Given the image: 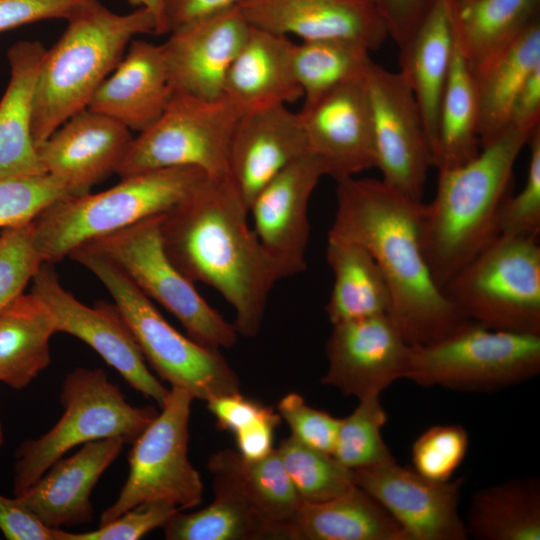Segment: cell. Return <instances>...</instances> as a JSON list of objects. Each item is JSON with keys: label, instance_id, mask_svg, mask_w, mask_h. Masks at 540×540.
<instances>
[{"label": "cell", "instance_id": "52a82bcc", "mask_svg": "<svg viewBox=\"0 0 540 540\" xmlns=\"http://www.w3.org/2000/svg\"><path fill=\"white\" fill-rule=\"evenodd\" d=\"M59 399L64 412L58 422L40 437L23 441L15 452L14 496L80 444L103 438L133 443L159 413L152 406L129 404L101 368L74 369L65 377Z\"/></svg>", "mask_w": 540, "mask_h": 540}, {"label": "cell", "instance_id": "f907efd6", "mask_svg": "<svg viewBox=\"0 0 540 540\" xmlns=\"http://www.w3.org/2000/svg\"><path fill=\"white\" fill-rule=\"evenodd\" d=\"M509 124L529 132L540 126V65L529 74L517 93Z\"/></svg>", "mask_w": 540, "mask_h": 540}, {"label": "cell", "instance_id": "2e32d148", "mask_svg": "<svg viewBox=\"0 0 540 540\" xmlns=\"http://www.w3.org/2000/svg\"><path fill=\"white\" fill-rule=\"evenodd\" d=\"M353 482L397 521L408 540H466L459 513L463 478L438 482L391 461L352 471Z\"/></svg>", "mask_w": 540, "mask_h": 540}, {"label": "cell", "instance_id": "30bf717a", "mask_svg": "<svg viewBox=\"0 0 540 540\" xmlns=\"http://www.w3.org/2000/svg\"><path fill=\"white\" fill-rule=\"evenodd\" d=\"M241 114L224 94L205 98L174 91L157 120L133 138L116 174L123 179L191 166L209 177L228 176L230 143Z\"/></svg>", "mask_w": 540, "mask_h": 540}, {"label": "cell", "instance_id": "11a10c76", "mask_svg": "<svg viewBox=\"0 0 540 540\" xmlns=\"http://www.w3.org/2000/svg\"><path fill=\"white\" fill-rule=\"evenodd\" d=\"M364 1L373 2V3H375L376 5H377V2H378V0H364Z\"/></svg>", "mask_w": 540, "mask_h": 540}, {"label": "cell", "instance_id": "f5cc1de1", "mask_svg": "<svg viewBox=\"0 0 540 540\" xmlns=\"http://www.w3.org/2000/svg\"><path fill=\"white\" fill-rule=\"evenodd\" d=\"M135 8H145L152 13L156 22L157 35L168 34L170 29L165 14V0H127Z\"/></svg>", "mask_w": 540, "mask_h": 540}, {"label": "cell", "instance_id": "4dcf8cb0", "mask_svg": "<svg viewBox=\"0 0 540 540\" xmlns=\"http://www.w3.org/2000/svg\"><path fill=\"white\" fill-rule=\"evenodd\" d=\"M333 286L325 307L332 325L389 314L391 293L373 256L361 245L328 236Z\"/></svg>", "mask_w": 540, "mask_h": 540}, {"label": "cell", "instance_id": "8992f818", "mask_svg": "<svg viewBox=\"0 0 540 540\" xmlns=\"http://www.w3.org/2000/svg\"><path fill=\"white\" fill-rule=\"evenodd\" d=\"M68 257L86 267L110 292L145 360L162 380L205 402L239 392L238 376L220 350L179 333L115 263L85 245Z\"/></svg>", "mask_w": 540, "mask_h": 540}, {"label": "cell", "instance_id": "7c38bea8", "mask_svg": "<svg viewBox=\"0 0 540 540\" xmlns=\"http://www.w3.org/2000/svg\"><path fill=\"white\" fill-rule=\"evenodd\" d=\"M193 399L183 389H170L161 411L132 443L128 478L99 526L143 502L166 501L180 511L202 502L201 476L187 456Z\"/></svg>", "mask_w": 540, "mask_h": 540}, {"label": "cell", "instance_id": "836d02e7", "mask_svg": "<svg viewBox=\"0 0 540 540\" xmlns=\"http://www.w3.org/2000/svg\"><path fill=\"white\" fill-rule=\"evenodd\" d=\"M465 526L478 540H539V480L513 479L476 491Z\"/></svg>", "mask_w": 540, "mask_h": 540}, {"label": "cell", "instance_id": "7a4b0ae2", "mask_svg": "<svg viewBox=\"0 0 540 540\" xmlns=\"http://www.w3.org/2000/svg\"><path fill=\"white\" fill-rule=\"evenodd\" d=\"M249 210L229 176L207 177L162 215L164 249L194 284L215 289L235 312L238 335L254 337L281 277L248 220Z\"/></svg>", "mask_w": 540, "mask_h": 540}, {"label": "cell", "instance_id": "8fae6325", "mask_svg": "<svg viewBox=\"0 0 540 540\" xmlns=\"http://www.w3.org/2000/svg\"><path fill=\"white\" fill-rule=\"evenodd\" d=\"M162 215L82 245L115 263L149 299L173 314L193 341L215 350L232 347L238 337L234 325L207 303L167 255L160 231Z\"/></svg>", "mask_w": 540, "mask_h": 540}, {"label": "cell", "instance_id": "1f68e13d", "mask_svg": "<svg viewBox=\"0 0 540 540\" xmlns=\"http://www.w3.org/2000/svg\"><path fill=\"white\" fill-rule=\"evenodd\" d=\"M207 466L213 481L235 492L265 519L290 528L302 501L276 448L257 460L220 450L210 456Z\"/></svg>", "mask_w": 540, "mask_h": 540}, {"label": "cell", "instance_id": "f35d334b", "mask_svg": "<svg viewBox=\"0 0 540 540\" xmlns=\"http://www.w3.org/2000/svg\"><path fill=\"white\" fill-rule=\"evenodd\" d=\"M387 419L380 396L360 399L354 411L341 418L332 456L351 471L394 461L381 435Z\"/></svg>", "mask_w": 540, "mask_h": 540}, {"label": "cell", "instance_id": "8d00e7d4", "mask_svg": "<svg viewBox=\"0 0 540 540\" xmlns=\"http://www.w3.org/2000/svg\"><path fill=\"white\" fill-rule=\"evenodd\" d=\"M371 61L370 51L352 41L320 39L296 44L294 70L303 104L365 74Z\"/></svg>", "mask_w": 540, "mask_h": 540}, {"label": "cell", "instance_id": "db71d44e", "mask_svg": "<svg viewBox=\"0 0 540 540\" xmlns=\"http://www.w3.org/2000/svg\"><path fill=\"white\" fill-rule=\"evenodd\" d=\"M3 440H4V437H3V430H2V426H1V422H0V448L3 444Z\"/></svg>", "mask_w": 540, "mask_h": 540}, {"label": "cell", "instance_id": "b9f144b4", "mask_svg": "<svg viewBox=\"0 0 540 540\" xmlns=\"http://www.w3.org/2000/svg\"><path fill=\"white\" fill-rule=\"evenodd\" d=\"M530 160L525 183L517 194H508L497 217L498 236L537 237L540 233V126L527 143Z\"/></svg>", "mask_w": 540, "mask_h": 540}, {"label": "cell", "instance_id": "d6a6232c", "mask_svg": "<svg viewBox=\"0 0 540 540\" xmlns=\"http://www.w3.org/2000/svg\"><path fill=\"white\" fill-rule=\"evenodd\" d=\"M55 319L34 294H21L0 311V382L28 386L50 362Z\"/></svg>", "mask_w": 540, "mask_h": 540}, {"label": "cell", "instance_id": "cb8c5ba5", "mask_svg": "<svg viewBox=\"0 0 540 540\" xmlns=\"http://www.w3.org/2000/svg\"><path fill=\"white\" fill-rule=\"evenodd\" d=\"M173 93L162 45L133 39L88 108L140 133L162 114Z\"/></svg>", "mask_w": 540, "mask_h": 540}, {"label": "cell", "instance_id": "7dc6e473", "mask_svg": "<svg viewBox=\"0 0 540 540\" xmlns=\"http://www.w3.org/2000/svg\"><path fill=\"white\" fill-rule=\"evenodd\" d=\"M93 1L95 0H0V32L41 20H68Z\"/></svg>", "mask_w": 540, "mask_h": 540}, {"label": "cell", "instance_id": "bcb514c9", "mask_svg": "<svg viewBox=\"0 0 540 540\" xmlns=\"http://www.w3.org/2000/svg\"><path fill=\"white\" fill-rule=\"evenodd\" d=\"M178 511L176 506L166 501L143 502L96 530L69 532L67 540H138L156 528H163Z\"/></svg>", "mask_w": 540, "mask_h": 540}, {"label": "cell", "instance_id": "484cf974", "mask_svg": "<svg viewBox=\"0 0 540 540\" xmlns=\"http://www.w3.org/2000/svg\"><path fill=\"white\" fill-rule=\"evenodd\" d=\"M46 48L22 40L7 51L10 77L0 100V178L45 174L32 136L38 74Z\"/></svg>", "mask_w": 540, "mask_h": 540}, {"label": "cell", "instance_id": "7402d4cb", "mask_svg": "<svg viewBox=\"0 0 540 540\" xmlns=\"http://www.w3.org/2000/svg\"><path fill=\"white\" fill-rule=\"evenodd\" d=\"M309 152L299 113L288 105L243 112L230 143L228 176L249 210L270 180Z\"/></svg>", "mask_w": 540, "mask_h": 540}, {"label": "cell", "instance_id": "ee69618b", "mask_svg": "<svg viewBox=\"0 0 540 540\" xmlns=\"http://www.w3.org/2000/svg\"><path fill=\"white\" fill-rule=\"evenodd\" d=\"M219 429L230 431L235 441L266 429H276L281 416L270 406L249 399L239 392L214 397L206 402Z\"/></svg>", "mask_w": 540, "mask_h": 540}, {"label": "cell", "instance_id": "ac0fdd59", "mask_svg": "<svg viewBox=\"0 0 540 540\" xmlns=\"http://www.w3.org/2000/svg\"><path fill=\"white\" fill-rule=\"evenodd\" d=\"M324 176L321 161L309 152L270 180L249 206L253 230L281 279L307 267L308 205Z\"/></svg>", "mask_w": 540, "mask_h": 540}, {"label": "cell", "instance_id": "d590c367", "mask_svg": "<svg viewBox=\"0 0 540 540\" xmlns=\"http://www.w3.org/2000/svg\"><path fill=\"white\" fill-rule=\"evenodd\" d=\"M480 149L475 82L454 45L432 147L433 167L442 170L465 164L476 157Z\"/></svg>", "mask_w": 540, "mask_h": 540}, {"label": "cell", "instance_id": "6da1fadb", "mask_svg": "<svg viewBox=\"0 0 540 540\" xmlns=\"http://www.w3.org/2000/svg\"><path fill=\"white\" fill-rule=\"evenodd\" d=\"M328 236L355 242L373 256L391 293L389 317L409 345L438 340L469 320L435 282L420 236L422 201L373 178L336 181Z\"/></svg>", "mask_w": 540, "mask_h": 540}, {"label": "cell", "instance_id": "5b68a950", "mask_svg": "<svg viewBox=\"0 0 540 540\" xmlns=\"http://www.w3.org/2000/svg\"><path fill=\"white\" fill-rule=\"evenodd\" d=\"M207 177L196 167H170L123 178L99 193L65 196L33 220L36 250L43 262H59L90 240L167 213Z\"/></svg>", "mask_w": 540, "mask_h": 540}, {"label": "cell", "instance_id": "9a60e30c", "mask_svg": "<svg viewBox=\"0 0 540 540\" xmlns=\"http://www.w3.org/2000/svg\"><path fill=\"white\" fill-rule=\"evenodd\" d=\"M298 113L309 150L326 176L338 181L376 167L366 73L304 103Z\"/></svg>", "mask_w": 540, "mask_h": 540}, {"label": "cell", "instance_id": "5bb4252c", "mask_svg": "<svg viewBox=\"0 0 540 540\" xmlns=\"http://www.w3.org/2000/svg\"><path fill=\"white\" fill-rule=\"evenodd\" d=\"M31 293L52 313L56 331L79 338L95 350L137 392L161 408L169 391L149 371L145 358L116 304L89 307L60 284L53 264L43 262L32 279Z\"/></svg>", "mask_w": 540, "mask_h": 540}, {"label": "cell", "instance_id": "3957f363", "mask_svg": "<svg viewBox=\"0 0 540 540\" xmlns=\"http://www.w3.org/2000/svg\"><path fill=\"white\" fill-rule=\"evenodd\" d=\"M532 133L509 124L472 160L438 170L435 196L422 204L420 236L441 289L498 236V212L510 194L515 162Z\"/></svg>", "mask_w": 540, "mask_h": 540}, {"label": "cell", "instance_id": "e0dca14e", "mask_svg": "<svg viewBox=\"0 0 540 540\" xmlns=\"http://www.w3.org/2000/svg\"><path fill=\"white\" fill-rule=\"evenodd\" d=\"M321 382L359 400L406 379L411 345L388 314L332 325Z\"/></svg>", "mask_w": 540, "mask_h": 540}, {"label": "cell", "instance_id": "816d5d0a", "mask_svg": "<svg viewBox=\"0 0 540 540\" xmlns=\"http://www.w3.org/2000/svg\"><path fill=\"white\" fill-rule=\"evenodd\" d=\"M239 2L240 0H165L169 29L171 31L194 19L237 6Z\"/></svg>", "mask_w": 540, "mask_h": 540}, {"label": "cell", "instance_id": "d6986e66", "mask_svg": "<svg viewBox=\"0 0 540 540\" xmlns=\"http://www.w3.org/2000/svg\"><path fill=\"white\" fill-rule=\"evenodd\" d=\"M249 29L237 6L172 29L161 45L174 91L205 98L223 95L227 73Z\"/></svg>", "mask_w": 540, "mask_h": 540}, {"label": "cell", "instance_id": "ffe728a7", "mask_svg": "<svg viewBox=\"0 0 540 540\" xmlns=\"http://www.w3.org/2000/svg\"><path fill=\"white\" fill-rule=\"evenodd\" d=\"M252 27L302 41L340 39L378 49L388 35L378 6L364 0H240Z\"/></svg>", "mask_w": 540, "mask_h": 540}, {"label": "cell", "instance_id": "d4e9b609", "mask_svg": "<svg viewBox=\"0 0 540 540\" xmlns=\"http://www.w3.org/2000/svg\"><path fill=\"white\" fill-rule=\"evenodd\" d=\"M290 37L250 26L226 76L223 94L240 111L288 105L303 97Z\"/></svg>", "mask_w": 540, "mask_h": 540}, {"label": "cell", "instance_id": "83f0119b", "mask_svg": "<svg viewBox=\"0 0 540 540\" xmlns=\"http://www.w3.org/2000/svg\"><path fill=\"white\" fill-rule=\"evenodd\" d=\"M539 65L538 19L471 72L478 103V137L481 147L495 139L509 125L514 99L526 78Z\"/></svg>", "mask_w": 540, "mask_h": 540}, {"label": "cell", "instance_id": "7bdbcfd3", "mask_svg": "<svg viewBox=\"0 0 540 540\" xmlns=\"http://www.w3.org/2000/svg\"><path fill=\"white\" fill-rule=\"evenodd\" d=\"M32 222L5 228L0 235V311L23 293L43 263Z\"/></svg>", "mask_w": 540, "mask_h": 540}, {"label": "cell", "instance_id": "ba28073f", "mask_svg": "<svg viewBox=\"0 0 540 540\" xmlns=\"http://www.w3.org/2000/svg\"><path fill=\"white\" fill-rule=\"evenodd\" d=\"M467 320L540 335V247L537 237L497 236L442 288Z\"/></svg>", "mask_w": 540, "mask_h": 540}, {"label": "cell", "instance_id": "9c48e42d", "mask_svg": "<svg viewBox=\"0 0 540 540\" xmlns=\"http://www.w3.org/2000/svg\"><path fill=\"white\" fill-rule=\"evenodd\" d=\"M540 371V335L500 331L468 321L430 343L411 345L406 379L422 386L489 391Z\"/></svg>", "mask_w": 540, "mask_h": 540}, {"label": "cell", "instance_id": "c3c4849f", "mask_svg": "<svg viewBox=\"0 0 540 540\" xmlns=\"http://www.w3.org/2000/svg\"><path fill=\"white\" fill-rule=\"evenodd\" d=\"M0 531L9 540H67L69 532L40 522L18 500L0 494Z\"/></svg>", "mask_w": 540, "mask_h": 540}, {"label": "cell", "instance_id": "60d3db41", "mask_svg": "<svg viewBox=\"0 0 540 540\" xmlns=\"http://www.w3.org/2000/svg\"><path fill=\"white\" fill-rule=\"evenodd\" d=\"M468 443V433L461 425L432 426L412 446V468L430 480L449 481L463 462Z\"/></svg>", "mask_w": 540, "mask_h": 540}, {"label": "cell", "instance_id": "e575fe53", "mask_svg": "<svg viewBox=\"0 0 540 540\" xmlns=\"http://www.w3.org/2000/svg\"><path fill=\"white\" fill-rule=\"evenodd\" d=\"M214 500L193 513L176 512L163 526L168 540L291 539L288 526L271 522L235 492L212 481Z\"/></svg>", "mask_w": 540, "mask_h": 540}, {"label": "cell", "instance_id": "74e56055", "mask_svg": "<svg viewBox=\"0 0 540 540\" xmlns=\"http://www.w3.org/2000/svg\"><path fill=\"white\" fill-rule=\"evenodd\" d=\"M276 449L302 502H324L355 486L352 471L331 454L308 447L292 436L284 438Z\"/></svg>", "mask_w": 540, "mask_h": 540}, {"label": "cell", "instance_id": "603a6c76", "mask_svg": "<svg viewBox=\"0 0 540 540\" xmlns=\"http://www.w3.org/2000/svg\"><path fill=\"white\" fill-rule=\"evenodd\" d=\"M124 444L122 438H103L85 443L74 455L55 461L16 497L49 528L88 524L94 519L90 501L92 490Z\"/></svg>", "mask_w": 540, "mask_h": 540}, {"label": "cell", "instance_id": "44dd1931", "mask_svg": "<svg viewBox=\"0 0 540 540\" xmlns=\"http://www.w3.org/2000/svg\"><path fill=\"white\" fill-rule=\"evenodd\" d=\"M133 138L126 126L86 108L60 125L36 150L45 174L64 183L72 195H82L116 173Z\"/></svg>", "mask_w": 540, "mask_h": 540}, {"label": "cell", "instance_id": "ab89813d", "mask_svg": "<svg viewBox=\"0 0 540 540\" xmlns=\"http://www.w3.org/2000/svg\"><path fill=\"white\" fill-rule=\"evenodd\" d=\"M68 195H72L70 189L48 174L0 178V228L30 223Z\"/></svg>", "mask_w": 540, "mask_h": 540}, {"label": "cell", "instance_id": "681fc988", "mask_svg": "<svg viewBox=\"0 0 540 540\" xmlns=\"http://www.w3.org/2000/svg\"><path fill=\"white\" fill-rule=\"evenodd\" d=\"M434 0H378L388 35L401 47L415 32Z\"/></svg>", "mask_w": 540, "mask_h": 540}, {"label": "cell", "instance_id": "4316f807", "mask_svg": "<svg viewBox=\"0 0 540 540\" xmlns=\"http://www.w3.org/2000/svg\"><path fill=\"white\" fill-rule=\"evenodd\" d=\"M454 45L449 0H434L415 32L399 47L400 72L419 106L431 153Z\"/></svg>", "mask_w": 540, "mask_h": 540}, {"label": "cell", "instance_id": "277c9868", "mask_svg": "<svg viewBox=\"0 0 540 540\" xmlns=\"http://www.w3.org/2000/svg\"><path fill=\"white\" fill-rule=\"evenodd\" d=\"M67 21L60 38L46 50L38 74L32 117L36 148L66 120L88 108L134 36L156 33L154 16L147 9L117 14L98 0Z\"/></svg>", "mask_w": 540, "mask_h": 540}, {"label": "cell", "instance_id": "f1b7e54d", "mask_svg": "<svg viewBox=\"0 0 540 540\" xmlns=\"http://www.w3.org/2000/svg\"><path fill=\"white\" fill-rule=\"evenodd\" d=\"M290 529L292 540H408L391 514L356 485L324 502H302Z\"/></svg>", "mask_w": 540, "mask_h": 540}, {"label": "cell", "instance_id": "f6af8a7d", "mask_svg": "<svg viewBox=\"0 0 540 540\" xmlns=\"http://www.w3.org/2000/svg\"><path fill=\"white\" fill-rule=\"evenodd\" d=\"M277 410L289 425L293 438L308 447L332 455L341 418L309 406L295 392L282 397Z\"/></svg>", "mask_w": 540, "mask_h": 540}, {"label": "cell", "instance_id": "f546056e", "mask_svg": "<svg viewBox=\"0 0 540 540\" xmlns=\"http://www.w3.org/2000/svg\"><path fill=\"white\" fill-rule=\"evenodd\" d=\"M455 45L471 72L539 19L540 0H449Z\"/></svg>", "mask_w": 540, "mask_h": 540}, {"label": "cell", "instance_id": "4fadbf2b", "mask_svg": "<svg viewBox=\"0 0 540 540\" xmlns=\"http://www.w3.org/2000/svg\"><path fill=\"white\" fill-rule=\"evenodd\" d=\"M369 93L376 167L382 181L405 196L422 201L433 159L422 115L401 72L371 61Z\"/></svg>", "mask_w": 540, "mask_h": 540}]
</instances>
